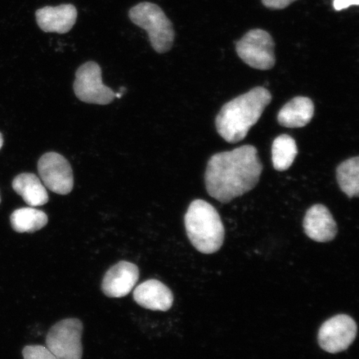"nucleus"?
<instances>
[{"label": "nucleus", "mask_w": 359, "mask_h": 359, "mask_svg": "<svg viewBox=\"0 0 359 359\" xmlns=\"http://www.w3.org/2000/svg\"><path fill=\"white\" fill-rule=\"evenodd\" d=\"M36 21L45 33L66 34L73 29L78 18L77 8L73 4L46 6L35 13Z\"/></svg>", "instance_id": "nucleus-11"}, {"label": "nucleus", "mask_w": 359, "mask_h": 359, "mask_svg": "<svg viewBox=\"0 0 359 359\" xmlns=\"http://www.w3.org/2000/svg\"><path fill=\"white\" fill-rule=\"evenodd\" d=\"M133 298L140 306L155 311H168L172 306V292L157 280L142 283L133 292Z\"/></svg>", "instance_id": "nucleus-13"}, {"label": "nucleus", "mask_w": 359, "mask_h": 359, "mask_svg": "<svg viewBox=\"0 0 359 359\" xmlns=\"http://www.w3.org/2000/svg\"><path fill=\"white\" fill-rule=\"evenodd\" d=\"M128 16L134 25L147 31L156 52L164 53L172 48L175 39L173 25L157 4L139 3L129 11Z\"/></svg>", "instance_id": "nucleus-4"}, {"label": "nucleus", "mask_w": 359, "mask_h": 359, "mask_svg": "<svg viewBox=\"0 0 359 359\" xmlns=\"http://www.w3.org/2000/svg\"><path fill=\"white\" fill-rule=\"evenodd\" d=\"M305 234L314 241L330 242L338 232L337 224L326 206L314 205L307 210L304 219Z\"/></svg>", "instance_id": "nucleus-12"}, {"label": "nucleus", "mask_w": 359, "mask_h": 359, "mask_svg": "<svg viewBox=\"0 0 359 359\" xmlns=\"http://www.w3.org/2000/svg\"><path fill=\"white\" fill-rule=\"evenodd\" d=\"M314 105L311 98L296 97L282 107L278 114V122L283 127L299 128L311 123Z\"/></svg>", "instance_id": "nucleus-14"}, {"label": "nucleus", "mask_w": 359, "mask_h": 359, "mask_svg": "<svg viewBox=\"0 0 359 359\" xmlns=\"http://www.w3.org/2000/svg\"><path fill=\"white\" fill-rule=\"evenodd\" d=\"M298 148L293 137L283 134L275 139L272 145V163L279 172H285L293 164Z\"/></svg>", "instance_id": "nucleus-17"}, {"label": "nucleus", "mask_w": 359, "mask_h": 359, "mask_svg": "<svg viewBox=\"0 0 359 359\" xmlns=\"http://www.w3.org/2000/svg\"><path fill=\"white\" fill-rule=\"evenodd\" d=\"M13 190L25 200L27 205L36 208L47 203L48 195L41 180L32 173H22L13 181Z\"/></svg>", "instance_id": "nucleus-15"}, {"label": "nucleus", "mask_w": 359, "mask_h": 359, "mask_svg": "<svg viewBox=\"0 0 359 359\" xmlns=\"http://www.w3.org/2000/svg\"><path fill=\"white\" fill-rule=\"evenodd\" d=\"M264 6L272 11L284 10L297 0H262Z\"/></svg>", "instance_id": "nucleus-20"}, {"label": "nucleus", "mask_w": 359, "mask_h": 359, "mask_svg": "<svg viewBox=\"0 0 359 359\" xmlns=\"http://www.w3.org/2000/svg\"><path fill=\"white\" fill-rule=\"evenodd\" d=\"M263 170L254 146L246 145L215 154L208 161L205 175L209 195L229 203L254 189Z\"/></svg>", "instance_id": "nucleus-1"}, {"label": "nucleus", "mask_w": 359, "mask_h": 359, "mask_svg": "<svg viewBox=\"0 0 359 359\" xmlns=\"http://www.w3.org/2000/svg\"><path fill=\"white\" fill-rule=\"evenodd\" d=\"M337 180H338L340 189L349 198L358 196L359 158L358 156L349 158L339 165L337 168Z\"/></svg>", "instance_id": "nucleus-18"}, {"label": "nucleus", "mask_w": 359, "mask_h": 359, "mask_svg": "<svg viewBox=\"0 0 359 359\" xmlns=\"http://www.w3.org/2000/svg\"><path fill=\"white\" fill-rule=\"evenodd\" d=\"M271 100L268 89L257 87L226 103L215 119L219 136L230 143L244 140Z\"/></svg>", "instance_id": "nucleus-2"}, {"label": "nucleus", "mask_w": 359, "mask_h": 359, "mask_svg": "<svg viewBox=\"0 0 359 359\" xmlns=\"http://www.w3.org/2000/svg\"><path fill=\"white\" fill-rule=\"evenodd\" d=\"M357 331L358 326L353 318L339 314L322 325L318 331V344L327 353L343 352L353 343Z\"/></svg>", "instance_id": "nucleus-8"}, {"label": "nucleus", "mask_w": 359, "mask_h": 359, "mask_svg": "<svg viewBox=\"0 0 359 359\" xmlns=\"http://www.w3.org/2000/svg\"><path fill=\"white\" fill-rule=\"evenodd\" d=\"M83 330V323L78 318H66L57 323L48 331L47 348L57 359H82Z\"/></svg>", "instance_id": "nucleus-6"}, {"label": "nucleus", "mask_w": 359, "mask_h": 359, "mask_svg": "<svg viewBox=\"0 0 359 359\" xmlns=\"http://www.w3.org/2000/svg\"><path fill=\"white\" fill-rule=\"evenodd\" d=\"M74 88L79 100L92 104H109L116 98L115 93L102 83L100 66L93 61L85 62L76 72Z\"/></svg>", "instance_id": "nucleus-7"}, {"label": "nucleus", "mask_w": 359, "mask_h": 359, "mask_svg": "<svg viewBox=\"0 0 359 359\" xmlns=\"http://www.w3.org/2000/svg\"><path fill=\"white\" fill-rule=\"evenodd\" d=\"M3 144H4V138H3L2 134L0 133V149H1Z\"/></svg>", "instance_id": "nucleus-22"}, {"label": "nucleus", "mask_w": 359, "mask_h": 359, "mask_svg": "<svg viewBox=\"0 0 359 359\" xmlns=\"http://www.w3.org/2000/svg\"><path fill=\"white\" fill-rule=\"evenodd\" d=\"M188 238L203 254H213L222 248L224 229L217 210L203 200L192 201L185 215Z\"/></svg>", "instance_id": "nucleus-3"}, {"label": "nucleus", "mask_w": 359, "mask_h": 359, "mask_svg": "<svg viewBox=\"0 0 359 359\" xmlns=\"http://www.w3.org/2000/svg\"><path fill=\"white\" fill-rule=\"evenodd\" d=\"M359 0H334V8L336 11H341L352 6H358Z\"/></svg>", "instance_id": "nucleus-21"}, {"label": "nucleus", "mask_w": 359, "mask_h": 359, "mask_svg": "<svg viewBox=\"0 0 359 359\" xmlns=\"http://www.w3.org/2000/svg\"><path fill=\"white\" fill-rule=\"evenodd\" d=\"M139 279L136 264L120 262L106 273L102 283V290L107 297L122 298L131 292Z\"/></svg>", "instance_id": "nucleus-10"}, {"label": "nucleus", "mask_w": 359, "mask_h": 359, "mask_svg": "<svg viewBox=\"0 0 359 359\" xmlns=\"http://www.w3.org/2000/svg\"><path fill=\"white\" fill-rule=\"evenodd\" d=\"M275 42L267 31H248L236 43V53L247 65L259 70H269L276 65Z\"/></svg>", "instance_id": "nucleus-5"}, {"label": "nucleus", "mask_w": 359, "mask_h": 359, "mask_svg": "<svg viewBox=\"0 0 359 359\" xmlns=\"http://www.w3.org/2000/svg\"><path fill=\"white\" fill-rule=\"evenodd\" d=\"M47 215L34 208H21L11 215V226L19 233H32L41 230L48 224Z\"/></svg>", "instance_id": "nucleus-16"}, {"label": "nucleus", "mask_w": 359, "mask_h": 359, "mask_svg": "<svg viewBox=\"0 0 359 359\" xmlns=\"http://www.w3.org/2000/svg\"><path fill=\"white\" fill-rule=\"evenodd\" d=\"M38 170L45 187L60 195H67L74 188L71 165L57 152H48L39 159Z\"/></svg>", "instance_id": "nucleus-9"}, {"label": "nucleus", "mask_w": 359, "mask_h": 359, "mask_svg": "<svg viewBox=\"0 0 359 359\" xmlns=\"http://www.w3.org/2000/svg\"><path fill=\"white\" fill-rule=\"evenodd\" d=\"M24 359H57L47 347L41 345H29L22 350Z\"/></svg>", "instance_id": "nucleus-19"}]
</instances>
